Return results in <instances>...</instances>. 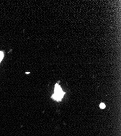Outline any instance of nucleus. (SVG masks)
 I'll return each mask as SVG.
<instances>
[{"label":"nucleus","mask_w":121,"mask_h":136,"mask_svg":"<svg viewBox=\"0 0 121 136\" xmlns=\"http://www.w3.org/2000/svg\"><path fill=\"white\" fill-rule=\"evenodd\" d=\"M65 94V93L62 91L59 84H56L55 88H54V94L52 96V98L56 100V101L59 102L62 100Z\"/></svg>","instance_id":"1"},{"label":"nucleus","mask_w":121,"mask_h":136,"mask_svg":"<svg viewBox=\"0 0 121 136\" xmlns=\"http://www.w3.org/2000/svg\"><path fill=\"white\" fill-rule=\"evenodd\" d=\"M3 57H4V53H3V52H2V51H0V63H1V62L3 59Z\"/></svg>","instance_id":"2"},{"label":"nucleus","mask_w":121,"mask_h":136,"mask_svg":"<svg viewBox=\"0 0 121 136\" xmlns=\"http://www.w3.org/2000/svg\"><path fill=\"white\" fill-rule=\"evenodd\" d=\"M99 107L101 109H104L105 108V104L104 103H101L99 105Z\"/></svg>","instance_id":"3"}]
</instances>
